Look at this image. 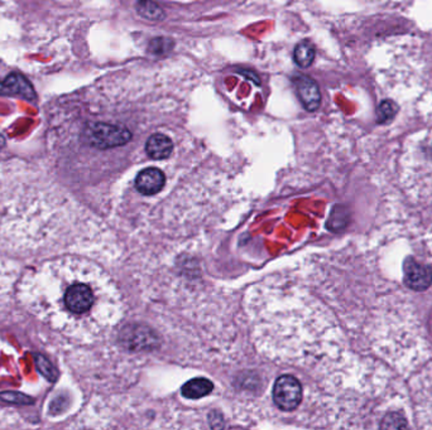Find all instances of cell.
Listing matches in <instances>:
<instances>
[{"label":"cell","mask_w":432,"mask_h":430,"mask_svg":"<svg viewBox=\"0 0 432 430\" xmlns=\"http://www.w3.org/2000/svg\"><path fill=\"white\" fill-rule=\"evenodd\" d=\"M0 399L9 402H17V404H30V399L23 394H18V393H1Z\"/></svg>","instance_id":"cell-15"},{"label":"cell","mask_w":432,"mask_h":430,"mask_svg":"<svg viewBox=\"0 0 432 430\" xmlns=\"http://www.w3.org/2000/svg\"><path fill=\"white\" fill-rule=\"evenodd\" d=\"M98 303V293L90 281L70 279L64 289H59V309L70 320H85L93 313Z\"/></svg>","instance_id":"cell-1"},{"label":"cell","mask_w":432,"mask_h":430,"mask_svg":"<svg viewBox=\"0 0 432 430\" xmlns=\"http://www.w3.org/2000/svg\"><path fill=\"white\" fill-rule=\"evenodd\" d=\"M295 81H296L295 83L297 88L298 98L304 105L305 109L309 112L317 110L322 103V93L317 83L307 76H297Z\"/></svg>","instance_id":"cell-7"},{"label":"cell","mask_w":432,"mask_h":430,"mask_svg":"<svg viewBox=\"0 0 432 430\" xmlns=\"http://www.w3.org/2000/svg\"><path fill=\"white\" fill-rule=\"evenodd\" d=\"M172 47H174L172 41L164 40V38H157V40H154V41L151 43L149 50H151L153 53H164L166 51L171 50Z\"/></svg>","instance_id":"cell-14"},{"label":"cell","mask_w":432,"mask_h":430,"mask_svg":"<svg viewBox=\"0 0 432 430\" xmlns=\"http://www.w3.org/2000/svg\"><path fill=\"white\" fill-rule=\"evenodd\" d=\"M133 136V132L123 122H88L84 129V138L89 146L101 151L127 146Z\"/></svg>","instance_id":"cell-2"},{"label":"cell","mask_w":432,"mask_h":430,"mask_svg":"<svg viewBox=\"0 0 432 430\" xmlns=\"http://www.w3.org/2000/svg\"><path fill=\"white\" fill-rule=\"evenodd\" d=\"M397 112V106L393 104L390 100H386L380 104L378 109V122H388L393 119Z\"/></svg>","instance_id":"cell-13"},{"label":"cell","mask_w":432,"mask_h":430,"mask_svg":"<svg viewBox=\"0 0 432 430\" xmlns=\"http://www.w3.org/2000/svg\"><path fill=\"white\" fill-rule=\"evenodd\" d=\"M403 281L412 291H426L432 284L431 267L407 257L403 262Z\"/></svg>","instance_id":"cell-4"},{"label":"cell","mask_w":432,"mask_h":430,"mask_svg":"<svg viewBox=\"0 0 432 430\" xmlns=\"http://www.w3.org/2000/svg\"><path fill=\"white\" fill-rule=\"evenodd\" d=\"M399 419H403L399 414H388L380 426H382V428H403L402 424L397 423V420H399Z\"/></svg>","instance_id":"cell-16"},{"label":"cell","mask_w":432,"mask_h":430,"mask_svg":"<svg viewBox=\"0 0 432 430\" xmlns=\"http://www.w3.org/2000/svg\"><path fill=\"white\" fill-rule=\"evenodd\" d=\"M302 386L292 375H282L273 386V400L283 412L296 410L302 400Z\"/></svg>","instance_id":"cell-3"},{"label":"cell","mask_w":432,"mask_h":430,"mask_svg":"<svg viewBox=\"0 0 432 430\" xmlns=\"http://www.w3.org/2000/svg\"><path fill=\"white\" fill-rule=\"evenodd\" d=\"M35 365L38 367V370L41 371L42 375L45 376V378H48V380H51V381H55L57 376H59V372L56 371V368L48 362V361L41 355H35Z\"/></svg>","instance_id":"cell-12"},{"label":"cell","mask_w":432,"mask_h":430,"mask_svg":"<svg viewBox=\"0 0 432 430\" xmlns=\"http://www.w3.org/2000/svg\"><path fill=\"white\" fill-rule=\"evenodd\" d=\"M315 54V48H314L311 43H309V42H301L295 48V56L293 57H295V61H296V64L300 67L306 69V67H309L314 62Z\"/></svg>","instance_id":"cell-10"},{"label":"cell","mask_w":432,"mask_h":430,"mask_svg":"<svg viewBox=\"0 0 432 430\" xmlns=\"http://www.w3.org/2000/svg\"><path fill=\"white\" fill-rule=\"evenodd\" d=\"M175 144L169 135L162 133H154L147 139V156L156 161H162L171 157Z\"/></svg>","instance_id":"cell-8"},{"label":"cell","mask_w":432,"mask_h":430,"mask_svg":"<svg viewBox=\"0 0 432 430\" xmlns=\"http://www.w3.org/2000/svg\"><path fill=\"white\" fill-rule=\"evenodd\" d=\"M166 185V175L159 168L143 169L135 177V188L138 192L146 196H152L162 191Z\"/></svg>","instance_id":"cell-6"},{"label":"cell","mask_w":432,"mask_h":430,"mask_svg":"<svg viewBox=\"0 0 432 430\" xmlns=\"http://www.w3.org/2000/svg\"><path fill=\"white\" fill-rule=\"evenodd\" d=\"M0 95L21 96L22 99L28 101H35L37 99L32 83L23 75L17 72L6 76L4 81H0Z\"/></svg>","instance_id":"cell-5"},{"label":"cell","mask_w":432,"mask_h":430,"mask_svg":"<svg viewBox=\"0 0 432 430\" xmlns=\"http://www.w3.org/2000/svg\"><path fill=\"white\" fill-rule=\"evenodd\" d=\"M137 11L142 17L151 21H162L164 18V12L162 8L153 3L152 0H140L137 3Z\"/></svg>","instance_id":"cell-11"},{"label":"cell","mask_w":432,"mask_h":430,"mask_svg":"<svg viewBox=\"0 0 432 430\" xmlns=\"http://www.w3.org/2000/svg\"><path fill=\"white\" fill-rule=\"evenodd\" d=\"M212 390H214V384L209 378H193L182 386V395L190 400H198L209 395Z\"/></svg>","instance_id":"cell-9"}]
</instances>
